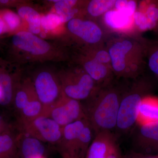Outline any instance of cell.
<instances>
[{
	"instance_id": "obj_1",
	"label": "cell",
	"mask_w": 158,
	"mask_h": 158,
	"mask_svg": "<svg viewBox=\"0 0 158 158\" xmlns=\"http://www.w3.org/2000/svg\"><path fill=\"white\" fill-rule=\"evenodd\" d=\"M127 88L113 81L98 86L86 100L83 105L84 112L94 135L102 131L116 130L120 102Z\"/></svg>"
},
{
	"instance_id": "obj_2",
	"label": "cell",
	"mask_w": 158,
	"mask_h": 158,
	"mask_svg": "<svg viewBox=\"0 0 158 158\" xmlns=\"http://www.w3.org/2000/svg\"><path fill=\"white\" fill-rule=\"evenodd\" d=\"M108 52L115 75L133 80L139 77L145 64V41L119 38L110 44Z\"/></svg>"
},
{
	"instance_id": "obj_3",
	"label": "cell",
	"mask_w": 158,
	"mask_h": 158,
	"mask_svg": "<svg viewBox=\"0 0 158 158\" xmlns=\"http://www.w3.org/2000/svg\"><path fill=\"white\" fill-rule=\"evenodd\" d=\"M134 80L127 86L120 102L116 129L119 133H127L134 128L142 100L153 90V83L149 79L138 77Z\"/></svg>"
},
{
	"instance_id": "obj_4",
	"label": "cell",
	"mask_w": 158,
	"mask_h": 158,
	"mask_svg": "<svg viewBox=\"0 0 158 158\" xmlns=\"http://www.w3.org/2000/svg\"><path fill=\"white\" fill-rule=\"evenodd\" d=\"M60 80L63 94L80 102L89 98L98 87L82 67L66 72Z\"/></svg>"
},
{
	"instance_id": "obj_5",
	"label": "cell",
	"mask_w": 158,
	"mask_h": 158,
	"mask_svg": "<svg viewBox=\"0 0 158 158\" xmlns=\"http://www.w3.org/2000/svg\"><path fill=\"white\" fill-rule=\"evenodd\" d=\"M12 42L23 54L34 59L46 58L53 50L49 43L29 31H19L14 34Z\"/></svg>"
},
{
	"instance_id": "obj_6",
	"label": "cell",
	"mask_w": 158,
	"mask_h": 158,
	"mask_svg": "<svg viewBox=\"0 0 158 158\" xmlns=\"http://www.w3.org/2000/svg\"><path fill=\"white\" fill-rule=\"evenodd\" d=\"M34 87L37 98L45 106L53 104L59 96L63 95L61 83L49 70H42L37 74L34 79Z\"/></svg>"
},
{
	"instance_id": "obj_7",
	"label": "cell",
	"mask_w": 158,
	"mask_h": 158,
	"mask_svg": "<svg viewBox=\"0 0 158 158\" xmlns=\"http://www.w3.org/2000/svg\"><path fill=\"white\" fill-rule=\"evenodd\" d=\"M135 129L134 151L144 154H158V122L136 125Z\"/></svg>"
},
{
	"instance_id": "obj_8",
	"label": "cell",
	"mask_w": 158,
	"mask_h": 158,
	"mask_svg": "<svg viewBox=\"0 0 158 158\" xmlns=\"http://www.w3.org/2000/svg\"><path fill=\"white\" fill-rule=\"evenodd\" d=\"M51 115L61 127L86 117L83 105L80 102L69 98L64 94L60 100V104L52 110Z\"/></svg>"
},
{
	"instance_id": "obj_9",
	"label": "cell",
	"mask_w": 158,
	"mask_h": 158,
	"mask_svg": "<svg viewBox=\"0 0 158 158\" xmlns=\"http://www.w3.org/2000/svg\"><path fill=\"white\" fill-rule=\"evenodd\" d=\"M67 29L71 34L89 44H96L101 40V29L92 21L75 17L67 23Z\"/></svg>"
},
{
	"instance_id": "obj_10",
	"label": "cell",
	"mask_w": 158,
	"mask_h": 158,
	"mask_svg": "<svg viewBox=\"0 0 158 158\" xmlns=\"http://www.w3.org/2000/svg\"><path fill=\"white\" fill-rule=\"evenodd\" d=\"M117 141L113 132L102 131L94 135L85 158H106L110 147Z\"/></svg>"
},
{
	"instance_id": "obj_11",
	"label": "cell",
	"mask_w": 158,
	"mask_h": 158,
	"mask_svg": "<svg viewBox=\"0 0 158 158\" xmlns=\"http://www.w3.org/2000/svg\"><path fill=\"white\" fill-rule=\"evenodd\" d=\"M82 66L98 86L106 85L113 81L111 66L98 62L91 56L84 60Z\"/></svg>"
},
{
	"instance_id": "obj_12",
	"label": "cell",
	"mask_w": 158,
	"mask_h": 158,
	"mask_svg": "<svg viewBox=\"0 0 158 158\" xmlns=\"http://www.w3.org/2000/svg\"><path fill=\"white\" fill-rule=\"evenodd\" d=\"M34 125L42 138L48 142H56L62 138L61 127L52 118L37 117L34 120Z\"/></svg>"
},
{
	"instance_id": "obj_13",
	"label": "cell",
	"mask_w": 158,
	"mask_h": 158,
	"mask_svg": "<svg viewBox=\"0 0 158 158\" xmlns=\"http://www.w3.org/2000/svg\"><path fill=\"white\" fill-rule=\"evenodd\" d=\"M158 122V98L149 95L141 102L138 110L136 125Z\"/></svg>"
},
{
	"instance_id": "obj_14",
	"label": "cell",
	"mask_w": 158,
	"mask_h": 158,
	"mask_svg": "<svg viewBox=\"0 0 158 158\" xmlns=\"http://www.w3.org/2000/svg\"><path fill=\"white\" fill-rule=\"evenodd\" d=\"M105 23L113 30L125 31L129 30L134 26L133 17H130L115 9L104 15Z\"/></svg>"
},
{
	"instance_id": "obj_15",
	"label": "cell",
	"mask_w": 158,
	"mask_h": 158,
	"mask_svg": "<svg viewBox=\"0 0 158 158\" xmlns=\"http://www.w3.org/2000/svg\"><path fill=\"white\" fill-rule=\"evenodd\" d=\"M18 14L27 23L29 32L36 35L40 34L42 30L41 16L38 11L30 6H24L19 8Z\"/></svg>"
},
{
	"instance_id": "obj_16",
	"label": "cell",
	"mask_w": 158,
	"mask_h": 158,
	"mask_svg": "<svg viewBox=\"0 0 158 158\" xmlns=\"http://www.w3.org/2000/svg\"><path fill=\"white\" fill-rule=\"evenodd\" d=\"M54 3L53 13L60 16L63 23L68 22L75 18L78 12L76 8L78 2L75 0H58L51 1Z\"/></svg>"
},
{
	"instance_id": "obj_17",
	"label": "cell",
	"mask_w": 158,
	"mask_h": 158,
	"mask_svg": "<svg viewBox=\"0 0 158 158\" xmlns=\"http://www.w3.org/2000/svg\"><path fill=\"white\" fill-rule=\"evenodd\" d=\"M88 122V119L85 117L73 122L63 127L62 136L65 142L64 149L78 139Z\"/></svg>"
},
{
	"instance_id": "obj_18",
	"label": "cell",
	"mask_w": 158,
	"mask_h": 158,
	"mask_svg": "<svg viewBox=\"0 0 158 158\" xmlns=\"http://www.w3.org/2000/svg\"><path fill=\"white\" fill-rule=\"evenodd\" d=\"M21 151L23 158H37L44 157L45 149L38 139L27 137L23 140Z\"/></svg>"
},
{
	"instance_id": "obj_19",
	"label": "cell",
	"mask_w": 158,
	"mask_h": 158,
	"mask_svg": "<svg viewBox=\"0 0 158 158\" xmlns=\"http://www.w3.org/2000/svg\"><path fill=\"white\" fill-rule=\"evenodd\" d=\"M148 66L158 81V41H145Z\"/></svg>"
},
{
	"instance_id": "obj_20",
	"label": "cell",
	"mask_w": 158,
	"mask_h": 158,
	"mask_svg": "<svg viewBox=\"0 0 158 158\" xmlns=\"http://www.w3.org/2000/svg\"><path fill=\"white\" fill-rule=\"evenodd\" d=\"M115 2V0H92L87 6V12L92 17H99L113 9Z\"/></svg>"
},
{
	"instance_id": "obj_21",
	"label": "cell",
	"mask_w": 158,
	"mask_h": 158,
	"mask_svg": "<svg viewBox=\"0 0 158 158\" xmlns=\"http://www.w3.org/2000/svg\"><path fill=\"white\" fill-rule=\"evenodd\" d=\"M12 95L11 78L8 75L0 73V104H8Z\"/></svg>"
},
{
	"instance_id": "obj_22",
	"label": "cell",
	"mask_w": 158,
	"mask_h": 158,
	"mask_svg": "<svg viewBox=\"0 0 158 158\" xmlns=\"http://www.w3.org/2000/svg\"><path fill=\"white\" fill-rule=\"evenodd\" d=\"M140 10L145 13L152 30L155 28L158 21V2H144L141 5Z\"/></svg>"
},
{
	"instance_id": "obj_23",
	"label": "cell",
	"mask_w": 158,
	"mask_h": 158,
	"mask_svg": "<svg viewBox=\"0 0 158 158\" xmlns=\"http://www.w3.org/2000/svg\"><path fill=\"white\" fill-rule=\"evenodd\" d=\"M63 24L61 18L53 12H50L41 17V29L47 32L55 31Z\"/></svg>"
},
{
	"instance_id": "obj_24",
	"label": "cell",
	"mask_w": 158,
	"mask_h": 158,
	"mask_svg": "<svg viewBox=\"0 0 158 158\" xmlns=\"http://www.w3.org/2000/svg\"><path fill=\"white\" fill-rule=\"evenodd\" d=\"M115 9L130 17H133L137 9V3L132 0H116L114 6Z\"/></svg>"
},
{
	"instance_id": "obj_25",
	"label": "cell",
	"mask_w": 158,
	"mask_h": 158,
	"mask_svg": "<svg viewBox=\"0 0 158 158\" xmlns=\"http://www.w3.org/2000/svg\"><path fill=\"white\" fill-rule=\"evenodd\" d=\"M2 18L5 23L6 29L10 31L16 30L21 25V18L18 14L13 11H5Z\"/></svg>"
},
{
	"instance_id": "obj_26",
	"label": "cell",
	"mask_w": 158,
	"mask_h": 158,
	"mask_svg": "<svg viewBox=\"0 0 158 158\" xmlns=\"http://www.w3.org/2000/svg\"><path fill=\"white\" fill-rule=\"evenodd\" d=\"M42 109V104L37 99H31L23 108V114L28 118H34L38 116Z\"/></svg>"
},
{
	"instance_id": "obj_27",
	"label": "cell",
	"mask_w": 158,
	"mask_h": 158,
	"mask_svg": "<svg viewBox=\"0 0 158 158\" xmlns=\"http://www.w3.org/2000/svg\"><path fill=\"white\" fill-rule=\"evenodd\" d=\"M134 25L139 31H145L151 30L150 24L144 11L137 10L133 16Z\"/></svg>"
},
{
	"instance_id": "obj_28",
	"label": "cell",
	"mask_w": 158,
	"mask_h": 158,
	"mask_svg": "<svg viewBox=\"0 0 158 158\" xmlns=\"http://www.w3.org/2000/svg\"><path fill=\"white\" fill-rule=\"evenodd\" d=\"M13 141L8 135H0V158L6 156L12 149Z\"/></svg>"
},
{
	"instance_id": "obj_29",
	"label": "cell",
	"mask_w": 158,
	"mask_h": 158,
	"mask_svg": "<svg viewBox=\"0 0 158 158\" xmlns=\"http://www.w3.org/2000/svg\"><path fill=\"white\" fill-rule=\"evenodd\" d=\"M31 99L29 98L27 91L24 89L19 90L15 97V104L16 107L22 110Z\"/></svg>"
},
{
	"instance_id": "obj_30",
	"label": "cell",
	"mask_w": 158,
	"mask_h": 158,
	"mask_svg": "<svg viewBox=\"0 0 158 158\" xmlns=\"http://www.w3.org/2000/svg\"><path fill=\"white\" fill-rule=\"evenodd\" d=\"M91 56L98 62L108 65L111 66V59L108 51L105 50H99L91 54Z\"/></svg>"
},
{
	"instance_id": "obj_31",
	"label": "cell",
	"mask_w": 158,
	"mask_h": 158,
	"mask_svg": "<svg viewBox=\"0 0 158 158\" xmlns=\"http://www.w3.org/2000/svg\"><path fill=\"white\" fill-rule=\"evenodd\" d=\"M116 141L110 147L106 158H121V151Z\"/></svg>"
},
{
	"instance_id": "obj_32",
	"label": "cell",
	"mask_w": 158,
	"mask_h": 158,
	"mask_svg": "<svg viewBox=\"0 0 158 158\" xmlns=\"http://www.w3.org/2000/svg\"><path fill=\"white\" fill-rule=\"evenodd\" d=\"M121 158H158V155L144 154L133 151L124 156H122Z\"/></svg>"
},
{
	"instance_id": "obj_33",
	"label": "cell",
	"mask_w": 158,
	"mask_h": 158,
	"mask_svg": "<svg viewBox=\"0 0 158 158\" xmlns=\"http://www.w3.org/2000/svg\"><path fill=\"white\" fill-rule=\"evenodd\" d=\"M6 26L5 25L4 21L2 18L0 17V35H1L5 30H6Z\"/></svg>"
},
{
	"instance_id": "obj_34",
	"label": "cell",
	"mask_w": 158,
	"mask_h": 158,
	"mask_svg": "<svg viewBox=\"0 0 158 158\" xmlns=\"http://www.w3.org/2000/svg\"><path fill=\"white\" fill-rule=\"evenodd\" d=\"M156 28L157 30L158 31V21L157 22V24L156 26Z\"/></svg>"
},
{
	"instance_id": "obj_35",
	"label": "cell",
	"mask_w": 158,
	"mask_h": 158,
	"mask_svg": "<svg viewBox=\"0 0 158 158\" xmlns=\"http://www.w3.org/2000/svg\"><path fill=\"white\" fill-rule=\"evenodd\" d=\"M1 124H2V120H1V119L0 118V126H1Z\"/></svg>"
},
{
	"instance_id": "obj_36",
	"label": "cell",
	"mask_w": 158,
	"mask_h": 158,
	"mask_svg": "<svg viewBox=\"0 0 158 158\" xmlns=\"http://www.w3.org/2000/svg\"><path fill=\"white\" fill-rule=\"evenodd\" d=\"M44 158V157H40V158Z\"/></svg>"
},
{
	"instance_id": "obj_37",
	"label": "cell",
	"mask_w": 158,
	"mask_h": 158,
	"mask_svg": "<svg viewBox=\"0 0 158 158\" xmlns=\"http://www.w3.org/2000/svg\"></svg>"
}]
</instances>
